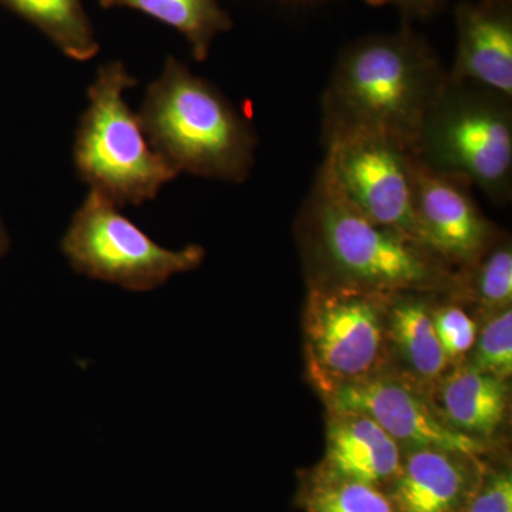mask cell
Returning <instances> with one entry per match:
<instances>
[{"mask_svg":"<svg viewBox=\"0 0 512 512\" xmlns=\"http://www.w3.org/2000/svg\"><path fill=\"white\" fill-rule=\"evenodd\" d=\"M9 248V237L6 234V229L3 227L2 221H0V259L6 254Z\"/></svg>","mask_w":512,"mask_h":512,"instance_id":"obj_24","label":"cell"},{"mask_svg":"<svg viewBox=\"0 0 512 512\" xmlns=\"http://www.w3.org/2000/svg\"><path fill=\"white\" fill-rule=\"evenodd\" d=\"M471 288L487 315L511 308L512 248L510 242L495 241L470 268Z\"/></svg>","mask_w":512,"mask_h":512,"instance_id":"obj_18","label":"cell"},{"mask_svg":"<svg viewBox=\"0 0 512 512\" xmlns=\"http://www.w3.org/2000/svg\"><path fill=\"white\" fill-rule=\"evenodd\" d=\"M447 79L439 56L413 29L362 37L340 53L323 92V137L372 134L416 154Z\"/></svg>","mask_w":512,"mask_h":512,"instance_id":"obj_1","label":"cell"},{"mask_svg":"<svg viewBox=\"0 0 512 512\" xmlns=\"http://www.w3.org/2000/svg\"><path fill=\"white\" fill-rule=\"evenodd\" d=\"M468 458L434 448L409 450L393 480L396 512H456L470 493Z\"/></svg>","mask_w":512,"mask_h":512,"instance_id":"obj_13","label":"cell"},{"mask_svg":"<svg viewBox=\"0 0 512 512\" xmlns=\"http://www.w3.org/2000/svg\"><path fill=\"white\" fill-rule=\"evenodd\" d=\"M392 295L313 284L305 313L306 352L313 382L325 396L382 370L390 348L387 311Z\"/></svg>","mask_w":512,"mask_h":512,"instance_id":"obj_7","label":"cell"},{"mask_svg":"<svg viewBox=\"0 0 512 512\" xmlns=\"http://www.w3.org/2000/svg\"><path fill=\"white\" fill-rule=\"evenodd\" d=\"M326 436V478L377 487L399 474L402 447L369 417L332 412Z\"/></svg>","mask_w":512,"mask_h":512,"instance_id":"obj_12","label":"cell"},{"mask_svg":"<svg viewBox=\"0 0 512 512\" xmlns=\"http://www.w3.org/2000/svg\"><path fill=\"white\" fill-rule=\"evenodd\" d=\"M303 227L319 266L313 284L350 285L382 293L427 292L460 284L423 245L367 220L318 175L303 210Z\"/></svg>","mask_w":512,"mask_h":512,"instance_id":"obj_3","label":"cell"},{"mask_svg":"<svg viewBox=\"0 0 512 512\" xmlns=\"http://www.w3.org/2000/svg\"><path fill=\"white\" fill-rule=\"evenodd\" d=\"M103 8H130L146 13L181 33L197 60L207 59L212 42L232 26L217 0H100Z\"/></svg>","mask_w":512,"mask_h":512,"instance_id":"obj_16","label":"cell"},{"mask_svg":"<svg viewBox=\"0 0 512 512\" xmlns=\"http://www.w3.org/2000/svg\"><path fill=\"white\" fill-rule=\"evenodd\" d=\"M467 512H512L510 471L501 470L488 474L471 498Z\"/></svg>","mask_w":512,"mask_h":512,"instance_id":"obj_22","label":"cell"},{"mask_svg":"<svg viewBox=\"0 0 512 512\" xmlns=\"http://www.w3.org/2000/svg\"><path fill=\"white\" fill-rule=\"evenodd\" d=\"M312 512H396L375 485L326 478L309 497Z\"/></svg>","mask_w":512,"mask_h":512,"instance_id":"obj_19","label":"cell"},{"mask_svg":"<svg viewBox=\"0 0 512 512\" xmlns=\"http://www.w3.org/2000/svg\"><path fill=\"white\" fill-rule=\"evenodd\" d=\"M62 252L79 274L131 292L154 291L173 276L194 271L205 258L200 245L160 247L94 191L74 212Z\"/></svg>","mask_w":512,"mask_h":512,"instance_id":"obj_6","label":"cell"},{"mask_svg":"<svg viewBox=\"0 0 512 512\" xmlns=\"http://www.w3.org/2000/svg\"><path fill=\"white\" fill-rule=\"evenodd\" d=\"M136 84L120 62L101 67L89 87V106L82 116L74 163L92 191L116 207L153 200L177 171L154 150L124 99Z\"/></svg>","mask_w":512,"mask_h":512,"instance_id":"obj_4","label":"cell"},{"mask_svg":"<svg viewBox=\"0 0 512 512\" xmlns=\"http://www.w3.org/2000/svg\"><path fill=\"white\" fill-rule=\"evenodd\" d=\"M457 52L448 79L512 99L511 5L478 0L456 9Z\"/></svg>","mask_w":512,"mask_h":512,"instance_id":"obj_11","label":"cell"},{"mask_svg":"<svg viewBox=\"0 0 512 512\" xmlns=\"http://www.w3.org/2000/svg\"><path fill=\"white\" fill-rule=\"evenodd\" d=\"M466 180L430 170L416 157L413 212L419 244L444 265L470 268L497 241V229Z\"/></svg>","mask_w":512,"mask_h":512,"instance_id":"obj_10","label":"cell"},{"mask_svg":"<svg viewBox=\"0 0 512 512\" xmlns=\"http://www.w3.org/2000/svg\"><path fill=\"white\" fill-rule=\"evenodd\" d=\"M138 117L151 146L178 174L244 183L254 167V130L212 84L173 57L148 87Z\"/></svg>","mask_w":512,"mask_h":512,"instance_id":"obj_2","label":"cell"},{"mask_svg":"<svg viewBox=\"0 0 512 512\" xmlns=\"http://www.w3.org/2000/svg\"><path fill=\"white\" fill-rule=\"evenodd\" d=\"M417 291L393 293L387 311L389 346L414 382L437 386L448 370L433 322V308Z\"/></svg>","mask_w":512,"mask_h":512,"instance_id":"obj_15","label":"cell"},{"mask_svg":"<svg viewBox=\"0 0 512 512\" xmlns=\"http://www.w3.org/2000/svg\"><path fill=\"white\" fill-rule=\"evenodd\" d=\"M478 329L471 365L485 373L508 380L512 375V309L488 316Z\"/></svg>","mask_w":512,"mask_h":512,"instance_id":"obj_20","label":"cell"},{"mask_svg":"<svg viewBox=\"0 0 512 512\" xmlns=\"http://www.w3.org/2000/svg\"><path fill=\"white\" fill-rule=\"evenodd\" d=\"M74 60L92 59L99 50L80 0H5Z\"/></svg>","mask_w":512,"mask_h":512,"instance_id":"obj_17","label":"cell"},{"mask_svg":"<svg viewBox=\"0 0 512 512\" xmlns=\"http://www.w3.org/2000/svg\"><path fill=\"white\" fill-rule=\"evenodd\" d=\"M323 138L326 154L318 171L323 183L367 220L417 241L413 212L416 154L372 134Z\"/></svg>","mask_w":512,"mask_h":512,"instance_id":"obj_8","label":"cell"},{"mask_svg":"<svg viewBox=\"0 0 512 512\" xmlns=\"http://www.w3.org/2000/svg\"><path fill=\"white\" fill-rule=\"evenodd\" d=\"M437 386L439 403L434 406L454 430L484 441L503 426L510 403L508 380L460 365Z\"/></svg>","mask_w":512,"mask_h":512,"instance_id":"obj_14","label":"cell"},{"mask_svg":"<svg viewBox=\"0 0 512 512\" xmlns=\"http://www.w3.org/2000/svg\"><path fill=\"white\" fill-rule=\"evenodd\" d=\"M420 163L480 188L505 204L512 194V99L447 79L416 144Z\"/></svg>","mask_w":512,"mask_h":512,"instance_id":"obj_5","label":"cell"},{"mask_svg":"<svg viewBox=\"0 0 512 512\" xmlns=\"http://www.w3.org/2000/svg\"><path fill=\"white\" fill-rule=\"evenodd\" d=\"M367 2L375 6H393L400 10L406 19H427L440 12L447 0H367Z\"/></svg>","mask_w":512,"mask_h":512,"instance_id":"obj_23","label":"cell"},{"mask_svg":"<svg viewBox=\"0 0 512 512\" xmlns=\"http://www.w3.org/2000/svg\"><path fill=\"white\" fill-rule=\"evenodd\" d=\"M488 2L501 3V5H511V0H488Z\"/></svg>","mask_w":512,"mask_h":512,"instance_id":"obj_25","label":"cell"},{"mask_svg":"<svg viewBox=\"0 0 512 512\" xmlns=\"http://www.w3.org/2000/svg\"><path fill=\"white\" fill-rule=\"evenodd\" d=\"M433 322L448 366L463 365L468 353L476 345V320L460 306L448 303L433 309Z\"/></svg>","mask_w":512,"mask_h":512,"instance_id":"obj_21","label":"cell"},{"mask_svg":"<svg viewBox=\"0 0 512 512\" xmlns=\"http://www.w3.org/2000/svg\"><path fill=\"white\" fill-rule=\"evenodd\" d=\"M326 399L332 412L369 417L407 450L434 448L473 458L485 451L484 441L454 430L419 387L397 377L377 373L336 387Z\"/></svg>","mask_w":512,"mask_h":512,"instance_id":"obj_9","label":"cell"}]
</instances>
